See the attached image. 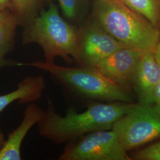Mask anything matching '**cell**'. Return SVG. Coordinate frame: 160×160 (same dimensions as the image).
Listing matches in <instances>:
<instances>
[{
  "label": "cell",
  "mask_w": 160,
  "mask_h": 160,
  "mask_svg": "<svg viewBox=\"0 0 160 160\" xmlns=\"http://www.w3.org/2000/svg\"><path fill=\"white\" fill-rule=\"evenodd\" d=\"M160 81V65L154 53L146 52L138 65L131 84L140 104L154 105L155 91Z\"/></svg>",
  "instance_id": "9"
},
{
  "label": "cell",
  "mask_w": 160,
  "mask_h": 160,
  "mask_svg": "<svg viewBox=\"0 0 160 160\" xmlns=\"http://www.w3.org/2000/svg\"><path fill=\"white\" fill-rule=\"evenodd\" d=\"M154 106L160 113V81L155 91Z\"/></svg>",
  "instance_id": "17"
},
{
  "label": "cell",
  "mask_w": 160,
  "mask_h": 160,
  "mask_svg": "<svg viewBox=\"0 0 160 160\" xmlns=\"http://www.w3.org/2000/svg\"><path fill=\"white\" fill-rule=\"evenodd\" d=\"M59 160H131L114 132L98 131L67 143Z\"/></svg>",
  "instance_id": "6"
},
{
  "label": "cell",
  "mask_w": 160,
  "mask_h": 160,
  "mask_svg": "<svg viewBox=\"0 0 160 160\" xmlns=\"http://www.w3.org/2000/svg\"><path fill=\"white\" fill-rule=\"evenodd\" d=\"M17 66L31 67L47 72L65 88L82 97L108 102H134L133 95L128 87L114 82L92 67H65L40 61L17 62Z\"/></svg>",
  "instance_id": "4"
},
{
  "label": "cell",
  "mask_w": 160,
  "mask_h": 160,
  "mask_svg": "<svg viewBox=\"0 0 160 160\" xmlns=\"http://www.w3.org/2000/svg\"><path fill=\"white\" fill-rule=\"evenodd\" d=\"M145 53L125 47L114 52L92 68L114 82L128 87L131 85L138 65Z\"/></svg>",
  "instance_id": "8"
},
{
  "label": "cell",
  "mask_w": 160,
  "mask_h": 160,
  "mask_svg": "<svg viewBox=\"0 0 160 160\" xmlns=\"http://www.w3.org/2000/svg\"><path fill=\"white\" fill-rule=\"evenodd\" d=\"M112 129L126 151L137 148L160 137V113L154 105L137 104Z\"/></svg>",
  "instance_id": "5"
},
{
  "label": "cell",
  "mask_w": 160,
  "mask_h": 160,
  "mask_svg": "<svg viewBox=\"0 0 160 160\" xmlns=\"http://www.w3.org/2000/svg\"><path fill=\"white\" fill-rule=\"evenodd\" d=\"M79 45L77 62L92 67L114 52L125 48L94 20L79 28Z\"/></svg>",
  "instance_id": "7"
},
{
  "label": "cell",
  "mask_w": 160,
  "mask_h": 160,
  "mask_svg": "<svg viewBox=\"0 0 160 160\" xmlns=\"http://www.w3.org/2000/svg\"><path fill=\"white\" fill-rule=\"evenodd\" d=\"M137 104L124 102L94 103L83 112L69 109L65 116L58 114L50 100L38 122L39 133L55 143H68L88 133L111 130L114 123Z\"/></svg>",
  "instance_id": "1"
},
{
  "label": "cell",
  "mask_w": 160,
  "mask_h": 160,
  "mask_svg": "<svg viewBox=\"0 0 160 160\" xmlns=\"http://www.w3.org/2000/svg\"><path fill=\"white\" fill-rule=\"evenodd\" d=\"M160 29V0H119Z\"/></svg>",
  "instance_id": "13"
},
{
  "label": "cell",
  "mask_w": 160,
  "mask_h": 160,
  "mask_svg": "<svg viewBox=\"0 0 160 160\" xmlns=\"http://www.w3.org/2000/svg\"><path fill=\"white\" fill-rule=\"evenodd\" d=\"M155 57L160 65V39L154 51Z\"/></svg>",
  "instance_id": "19"
},
{
  "label": "cell",
  "mask_w": 160,
  "mask_h": 160,
  "mask_svg": "<svg viewBox=\"0 0 160 160\" xmlns=\"http://www.w3.org/2000/svg\"><path fill=\"white\" fill-rule=\"evenodd\" d=\"M94 20L125 47L154 52L160 39V29L119 0H96Z\"/></svg>",
  "instance_id": "2"
},
{
  "label": "cell",
  "mask_w": 160,
  "mask_h": 160,
  "mask_svg": "<svg viewBox=\"0 0 160 160\" xmlns=\"http://www.w3.org/2000/svg\"><path fill=\"white\" fill-rule=\"evenodd\" d=\"M5 141H6V139L4 137V135L0 128V150H1V149L2 148Z\"/></svg>",
  "instance_id": "20"
},
{
  "label": "cell",
  "mask_w": 160,
  "mask_h": 160,
  "mask_svg": "<svg viewBox=\"0 0 160 160\" xmlns=\"http://www.w3.org/2000/svg\"><path fill=\"white\" fill-rule=\"evenodd\" d=\"M11 10L17 17L20 25L24 26L37 16L42 0H10Z\"/></svg>",
  "instance_id": "14"
},
{
  "label": "cell",
  "mask_w": 160,
  "mask_h": 160,
  "mask_svg": "<svg viewBox=\"0 0 160 160\" xmlns=\"http://www.w3.org/2000/svg\"><path fill=\"white\" fill-rule=\"evenodd\" d=\"M87 0H58L60 8L68 21L77 22L81 16Z\"/></svg>",
  "instance_id": "15"
},
{
  "label": "cell",
  "mask_w": 160,
  "mask_h": 160,
  "mask_svg": "<svg viewBox=\"0 0 160 160\" xmlns=\"http://www.w3.org/2000/svg\"><path fill=\"white\" fill-rule=\"evenodd\" d=\"M43 110L34 103L28 104L20 124L10 134L0 150V160H21L23 140L31 128L38 123Z\"/></svg>",
  "instance_id": "10"
},
{
  "label": "cell",
  "mask_w": 160,
  "mask_h": 160,
  "mask_svg": "<svg viewBox=\"0 0 160 160\" xmlns=\"http://www.w3.org/2000/svg\"><path fill=\"white\" fill-rule=\"evenodd\" d=\"M18 25L17 17L10 9L0 12V73L6 66H17V62L7 60L6 56L13 48Z\"/></svg>",
  "instance_id": "12"
},
{
  "label": "cell",
  "mask_w": 160,
  "mask_h": 160,
  "mask_svg": "<svg viewBox=\"0 0 160 160\" xmlns=\"http://www.w3.org/2000/svg\"><path fill=\"white\" fill-rule=\"evenodd\" d=\"M133 158L137 160H160V141L139 150Z\"/></svg>",
  "instance_id": "16"
},
{
  "label": "cell",
  "mask_w": 160,
  "mask_h": 160,
  "mask_svg": "<svg viewBox=\"0 0 160 160\" xmlns=\"http://www.w3.org/2000/svg\"><path fill=\"white\" fill-rule=\"evenodd\" d=\"M45 87V80L42 75L25 77L15 90L0 95V113L16 101L20 104L34 103L40 99Z\"/></svg>",
  "instance_id": "11"
},
{
  "label": "cell",
  "mask_w": 160,
  "mask_h": 160,
  "mask_svg": "<svg viewBox=\"0 0 160 160\" xmlns=\"http://www.w3.org/2000/svg\"><path fill=\"white\" fill-rule=\"evenodd\" d=\"M12 8V4L10 0H0V12L6 9Z\"/></svg>",
  "instance_id": "18"
},
{
  "label": "cell",
  "mask_w": 160,
  "mask_h": 160,
  "mask_svg": "<svg viewBox=\"0 0 160 160\" xmlns=\"http://www.w3.org/2000/svg\"><path fill=\"white\" fill-rule=\"evenodd\" d=\"M24 28L23 44L39 45L43 49L46 63H55L57 57L69 64L77 61L79 28L64 19L55 4H51Z\"/></svg>",
  "instance_id": "3"
}]
</instances>
